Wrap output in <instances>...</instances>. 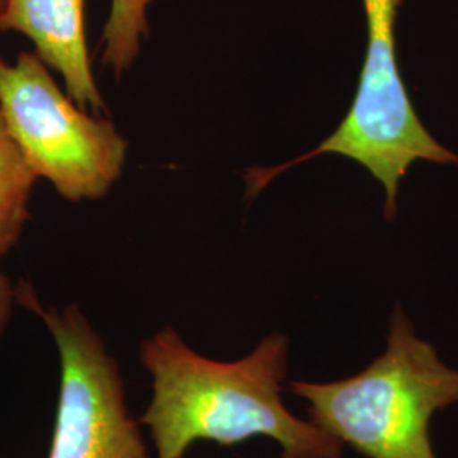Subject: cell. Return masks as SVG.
Listing matches in <instances>:
<instances>
[{"mask_svg":"<svg viewBox=\"0 0 458 458\" xmlns=\"http://www.w3.org/2000/svg\"><path fill=\"white\" fill-rule=\"evenodd\" d=\"M0 115L34 177L68 202L98 200L123 175L126 138L70 98L34 51L0 58Z\"/></svg>","mask_w":458,"mask_h":458,"instance_id":"3","label":"cell"},{"mask_svg":"<svg viewBox=\"0 0 458 458\" xmlns=\"http://www.w3.org/2000/svg\"><path fill=\"white\" fill-rule=\"evenodd\" d=\"M16 306H19L17 285L0 270V338L11 323Z\"/></svg>","mask_w":458,"mask_h":458,"instance_id":"8","label":"cell"},{"mask_svg":"<svg viewBox=\"0 0 458 458\" xmlns=\"http://www.w3.org/2000/svg\"><path fill=\"white\" fill-rule=\"evenodd\" d=\"M140 359L151 378V397L140 423L155 458H183L197 442L238 446L257 437L274 440L278 458H342L344 446L287 408L291 340L263 336L238 360L197 353L174 327L145 338Z\"/></svg>","mask_w":458,"mask_h":458,"instance_id":"1","label":"cell"},{"mask_svg":"<svg viewBox=\"0 0 458 458\" xmlns=\"http://www.w3.org/2000/svg\"><path fill=\"white\" fill-rule=\"evenodd\" d=\"M34 177L0 115V260L11 253L30 221Z\"/></svg>","mask_w":458,"mask_h":458,"instance_id":"6","label":"cell"},{"mask_svg":"<svg viewBox=\"0 0 458 458\" xmlns=\"http://www.w3.org/2000/svg\"><path fill=\"white\" fill-rule=\"evenodd\" d=\"M363 9L367 7H374V5H387V4H395L399 5V0H361Z\"/></svg>","mask_w":458,"mask_h":458,"instance_id":"9","label":"cell"},{"mask_svg":"<svg viewBox=\"0 0 458 458\" xmlns=\"http://www.w3.org/2000/svg\"><path fill=\"white\" fill-rule=\"evenodd\" d=\"M19 306L34 312L60 357V395L48 458H155L141 423L130 414L119 365L75 304L45 306L33 287L17 285Z\"/></svg>","mask_w":458,"mask_h":458,"instance_id":"4","label":"cell"},{"mask_svg":"<svg viewBox=\"0 0 458 458\" xmlns=\"http://www.w3.org/2000/svg\"><path fill=\"white\" fill-rule=\"evenodd\" d=\"M0 31L30 39L82 109L106 111L87 43L85 0H5Z\"/></svg>","mask_w":458,"mask_h":458,"instance_id":"5","label":"cell"},{"mask_svg":"<svg viewBox=\"0 0 458 458\" xmlns=\"http://www.w3.org/2000/svg\"><path fill=\"white\" fill-rule=\"evenodd\" d=\"M4 4H5V0H0V17H2V13H4Z\"/></svg>","mask_w":458,"mask_h":458,"instance_id":"10","label":"cell"},{"mask_svg":"<svg viewBox=\"0 0 458 458\" xmlns=\"http://www.w3.org/2000/svg\"><path fill=\"white\" fill-rule=\"evenodd\" d=\"M155 0H111L102 28V65L121 79L138 60L149 36L148 11Z\"/></svg>","mask_w":458,"mask_h":458,"instance_id":"7","label":"cell"},{"mask_svg":"<svg viewBox=\"0 0 458 458\" xmlns=\"http://www.w3.org/2000/svg\"><path fill=\"white\" fill-rule=\"evenodd\" d=\"M308 420L363 458H438L433 416L458 403V369L418 336L395 306L386 350L360 372L338 380H289Z\"/></svg>","mask_w":458,"mask_h":458,"instance_id":"2","label":"cell"}]
</instances>
